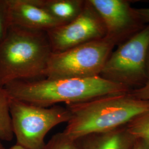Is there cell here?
<instances>
[{
    "instance_id": "8",
    "label": "cell",
    "mask_w": 149,
    "mask_h": 149,
    "mask_svg": "<svg viewBox=\"0 0 149 149\" xmlns=\"http://www.w3.org/2000/svg\"><path fill=\"white\" fill-rule=\"evenodd\" d=\"M11 26L47 32L64 24L38 5L36 0H7Z\"/></svg>"
},
{
    "instance_id": "11",
    "label": "cell",
    "mask_w": 149,
    "mask_h": 149,
    "mask_svg": "<svg viewBox=\"0 0 149 149\" xmlns=\"http://www.w3.org/2000/svg\"><path fill=\"white\" fill-rule=\"evenodd\" d=\"M38 5L59 21L65 24L74 20L83 9L81 0H36Z\"/></svg>"
},
{
    "instance_id": "12",
    "label": "cell",
    "mask_w": 149,
    "mask_h": 149,
    "mask_svg": "<svg viewBox=\"0 0 149 149\" xmlns=\"http://www.w3.org/2000/svg\"><path fill=\"white\" fill-rule=\"evenodd\" d=\"M11 97L0 86V140L11 141L14 138L10 113Z\"/></svg>"
},
{
    "instance_id": "16",
    "label": "cell",
    "mask_w": 149,
    "mask_h": 149,
    "mask_svg": "<svg viewBox=\"0 0 149 149\" xmlns=\"http://www.w3.org/2000/svg\"><path fill=\"white\" fill-rule=\"evenodd\" d=\"M134 97L149 101V48L146 60V79L144 84L130 93Z\"/></svg>"
},
{
    "instance_id": "9",
    "label": "cell",
    "mask_w": 149,
    "mask_h": 149,
    "mask_svg": "<svg viewBox=\"0 0 149 149\" xmlns=\"http://www.w3.org/2000/svg\"><path fill=\"white\" fill-rule=\"evenodd\" d=\"M100 16L106 37L116 42L118 36L132 26L135 16L127 2L120 0H89Z\"/></svg>"
},
{
    "instance_id": "15",
    "label": "cell",
    "mask_w": 149,
    "mask_h": 149,
    "mask_svg": "<svg viewBox=\"0 0 149 149\" xmlns=\"http://www.w3.org/2000/svg\"><path fill=\"white\" fill-rule=\"evenodd\" d=\"M11 27L7 0H0V40L5 37Z\"/></svg>"
},
{
    "instance_id": "18",
    "label": "cell",
    "mask_w": 149,
    "mask_h": 149,
    "mask_svg": "<svg viewBox=\"0 0 149 149\" xmlns=\"http://www.w3.org/2000/svg\"><path fill=\"white\" fill-rule=\"evenodd\" d=\"M134 149H149V147L144 143L143 144L139 143L135 146Z\"/></svg>"
},
{
    "instance_id": "10",
    "label": "cell",
    "mask_w": 149,
    "mask_h": 149,
    "mask_svg": "<svg viewBox=\"0 0 149 149\" xmlns=\"http://www.w3.org/2000/svg\"><path fill=\"white\" fill-rule=\"evenodd\" d=\"M131 139L127 132L117 129L103 133L87 135L74 140L79 149H129Z\"/></svg>"
},
{
    "instance_id": "2",
    "label": "cell",
    "mask_w": 149,
    "mask_h": 149,
    "mask_svg": "<svg viewBox=\"0 0 149 149\" xmlns=\"http://www.w3.org/2000/svg\"><path fill=\"white\" fill-rule=\"evenodd\" d=\"M71 117L64 131L76 140L95 134L117 129L135 118L149 112V101L130 94L102 96L88 101L66 105Z\"/></svg>"
},
{
    "instance_id": "14",
    "label": "cell",
    "mask_w": 149,
    "mask_h": 149,
    "mask_svg": "<svg viewBox=\"0 0 149 149\" xmlns=\"http://www.w3.org/2000/svg\"><path fill=\"white\" fill-rule=\"evenodd\" d=\"M43 149H79L76 141L63 132L54 135Z\"/></svg>"
},
{
    "instance_id": "13",
    "label": "cell",
    "mask_w": 149,
    "mask_h": 149,
    "mask_svg": "<svg viewBox=\"0 0 149 149\" xmlns=\"http://www.w3.org/2000/svg\"><path fill=\"white\" fill-rule=\"evenodd\" d=\"M127 132L133 138L141 140L149 147V112L140 115L128 123Z\"/></svg>"
},
{
    "instance_id": "20",
    "label": "cell",
    "mask_w": 149,
    "mask_h": 149,
    "mask_svg": "<svg viewBox=\"0 0 149 149\" xmlns=\"http://www.w3.org/2000/svg\"><path fill=\"white\" fill-rule=\"evenodd\" d=\"M0 149H6L3 146V145L0 143Z\"/></svg>"
},
{
    "instance_id": "6",
    "label": "cell",
    "mask_w": 149,
    "mask_h": 149,
    "mask_svg": "<svg viewBox=\"0 0 149 149\" xmlns=\"http://www.w3.org/2000/svg\"><path fill=\"white\" fill-rule=\"evenodd\" d=\"M149 26L135 34L111 54L100 76L127 87L143 85L146 79Z\"/></svg>"
},
{
    "instance_id": "17",
    "label": "cell",
    "mask_w": 149,
    "mask_h": 149,
    "mask_svg": "<svg viewBox=\"0 0 149 149\" xmlns=\"http://www.w3.org/2000/svg\"><path fill=\"white\" fill-rule=\"evenodd\" d=\"M135 16L144 21L149 22V8L133 10Z\"/></svg>"
},
{
    "instance_id": "19",
    "label": "cell",
    "mask_w": 149,
    "mask_h": 149,
    "mask_svg": "<svg viewBox=\"0 0 149 149\" xmlns=\"http://www.w3.org/2000/svg\"><path fill=\"white\" fill-rule=\"evenodd\" d=\"M8 149H26L23 148H22L21 146H20L19 145H15L13 146H12L11 148H10Z\"/></svg>"
},
{
    "instance_id": "1",
    "label": "cell",
    "mask_w": 149,
    "mask_h": 149,
    "mask_svg": "<svg viewBox=\"0 0 149 149\" xmlns=\"http://www.w3.org/2000/svg\"><path fill=\"white\" fill-rule=\"evenodd\" d=\"M10 96L28 103L49 107L88 101L102 96L126 93L128 87L100 76L85 78L19 81L3 87Z\"/></svg>"
},
{
    "instance_id": "7",
    "label": "cell",
    "mask_w": 149,
    "mask_h": 149,
    "mask_svg": "<svg viewBox=\"0 0 149 149\" xmlns=\"http://www.w3.org/2000/svg\"><path fill=\"white\" fill-rule=\"evenodd\" d=\"M53 53L106 37V30L101 18L88 1H86L79 16L69 23L47 32Z\"/></svg>"
},
{
    "instance_id": "5",
    "label": "cell",
    "mask_w": 149,
    "mask_h": 149,
    "mask_svg": "<svg viewBox=\"0 0 149 149\" xmlns=\"http://www.w3.org/2000/svg\"><path fill=\"white\" fill-rule=\"evenodd\" d=\"M115 41L107 37L59 53H53L44 71L49 79L85 78L100 76Z\"/></svg>"
},
{
    "instance_id": "3",
    "label": "cell",
    "mask_w": 149,
    "mask_h": 149,
    "mask_svg": "<svg viewBox=\"0 0 149 149\" xmlns=\"http://www.w3.org/2000/svg\"><path fill=\"white\" fill-rule=\"evenodd\" d=\"M52 53L47 32L11 26L0 40V86L44 77Z\"/></svg>"
},
{
    "instance_id": "4",
    "label": "cell",
    "mask_w": 149,
    "mask_h": 149,
    "mask_svg": "<svg viewBox=\"0 0 149 149\" xmlns=\"http://www.w3.org/2000/svg\"><path fill=\"white\" fill-rule=\"evenodd\" d=\"M10 113L16 144L26 149H44L49 131L60 124L68 123L71 117L66 107L38 106L12 97Z\"/></svg>"
}]
</instances>
